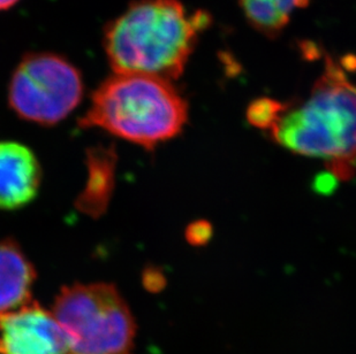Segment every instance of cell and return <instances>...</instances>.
I'll return each instance as SVG.
<instances>
[{"label": "cell", "mask_w": 356, "mask_h": 354, "mask_svg": "<svg viewBox=\"0 0 356 354\" xmlns=\"http://www.w3.org/2000/svg\"><path fill=\"white\" fill-rule=\"evenodd\" d=\"M209 24L205 13L189 14L179 0H138L108 24L104 49L115 74L177 80Z\"/></svg>", "instance_id": "1"}, {"label": "cell", "mask_w": 356, "mask_h": 354, "mask_svg": "<svg viewBox=\"0 0 356 354\" xmlns=\"http://www.w3.org/2000/svg\"><path fill=\"white\" fill-rule=\"evenodd\" d=\"M270 133L286 150L326 160L333 176L350 178L356 169L355 84L332 58H326L307 99L286 105Z\"/></svg>", "instance_id": "2"}, {"label": "cell", "mask_w": 356, "mask_h": 354, "mask_svg": "<svg viewBox=\"0 0 356 354\" xmlns=\"http://www.w3.org/2000/svg\"><path fill=\"white\" fill-rule=\"evenodd\" d=\"M187 120L188 104L171 81L115 74L95 91L80 126L152 150L177 137Z\"/></svg>", "instance_id": "3"}, {"label": "cell", "mask_w": 356, "mask_h": 354, "mask_svg": "<svg viewBox=\"0 0 356 354\" xmlns=\"http://www.w3.org/2000/svg\"><path fill=\"white\" fill-rule=\"evenodd\" d=\"M52 312L67 335V354H133L136 324L112 284L65 287Z\"/></svg>", "instance_id": "4"}, {"label": "cell", "mask_w": 356, "mask_h": 354, "mask_svg": "<svg viewBox=\"0 0 356 354\" xmlns=\"http://www.w3.org/2000/svg\"><path fill=\"white\" fill-rule=\"evenodd\" d=\"M83 83L78 69L52 53L29 54L14 71L8 101L24 120L52 126L80 104Z\"/></svg>", "instance_id": "5"}, {"label": "cell", "mask_w": 356, "mask_h": 354, "mask_svg": "<svg viewBox=\"0 0 356 354\" xmlns=\"http://www.w3.org/2000/svg\"><path fill=\"white\" fill-rule=\"evenodd\" d=\"M70 342L54 312L38 303L0 314V354H67Z\"/></svg>", "instance_id": "6"}, {"label": "cell", "mask_w": 356, "mask_h": 354, "mask_svg": "<svg viewBox=\"0 0 356 354\" xmlns=\"http://www.w3.org/2000/svg\"><path fill=\"white\" fill-rule=\"evenodd\" d=\"M42 169L34 152L15 142H0V210H17L38 194Z\"/></svg>", "instance_id": "7"}, {"label": "cell", "mask_w": 356, "mask_h": 354, "mask_svg": "<svg viewBox=\"0 0 356 354\" xmlns=\"http://www.w3.org/2000/svg\"><path fill=\"white\" fill-rule=\"evenodd\" d=\"M35 268L24 251L10 239L0 241V314L31 301Z\"/></svg>", "instance_id": "8"}, {"label": "cell", "mask_w": 356, "mask_h": 354, "mask_svg": "<svg viewBox=\"0 0 356 354\" xmlns=\"http://www.w3.org/2000/svg\"><path fill=\"white\" fill-rule=\"evenodd\" d=\"M249 24L268 37H276L285 29L296 10L309 0H238Z\"/></svg>", "instance_id": "9"}, {"label": "cell", "mask_w": 356, "mask_h": 354, "mask_svg": "<svg viewBox=\"0 0 356 354\" xmlns=\"http://www.w3.org/2000/svg\"><path fill=\"white\" fill-rule=\"evenodd\" d=\"M113 162L111 153L105 150L92 151L89 157V183L81 198L82 211L99 214L108 201L111 190Z\"/></svg>", "instance_id": "10"}, {"label": "cell", "mask_w": 356, "mask_h": 354, "mask_svg": "<svg viewBox=\"0 0 356 354\" xmlns=\"http://www.w3.org/2000/svg\"><path fill=\"white\" fill-rule=\"evenodd\" d=\"M285 108L286 104H282L273 98H259L249 104L247 108V120L255 128L262 130H271Z\"/></svg>", "instance_id": "11"}, {"label": "cell", "mask_w": 356, "mask_h": 354, "mask_svg": "<svg viewBox=\"0 0 356 354\" xmlns=\"http://www.w3.org/2000/svg\"><path fill=\"white\" fill-rule=\"evenodd\" d=\"M211 224L207 221H197L188 228L187 239L193 245H204L211 239Z\"/></svg>", "instance_id": "12"}, {"label": "cell", "mask_w": 356, "mask_h": 354, "mask_svg": "<svg viewBox=\"0 0 356 354\" xmlns=\"http://www.w3.org/2000/svg\"><path fill=\"white\" fill-rule=\"evenodd\" d=\"M19 0H0V10H8L14 6Z\"/></svg>", "instance_id": "13"}]
</instances>
